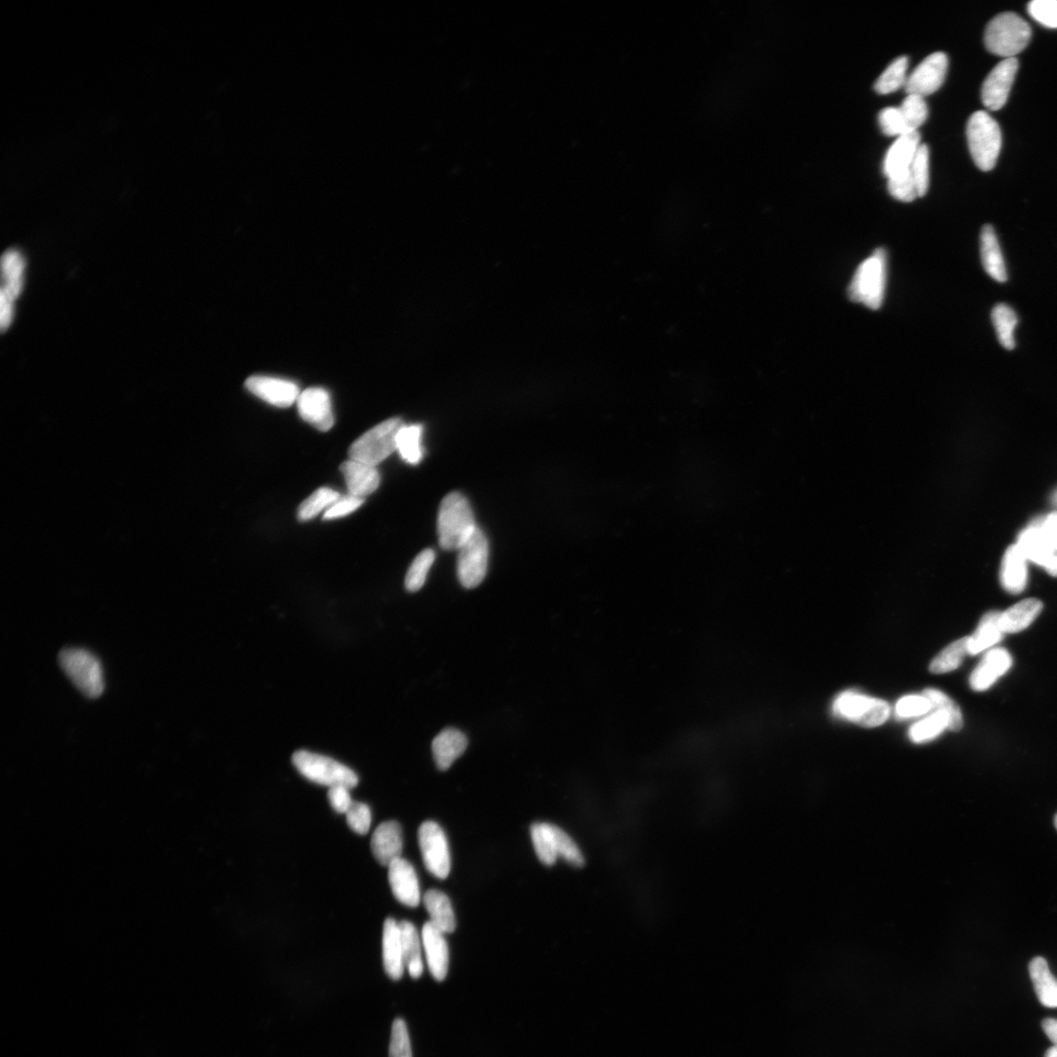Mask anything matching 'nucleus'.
Instances as JSON below:
<instances>
[{
	"instance_id": "1",
	"label": "nucleus",
	"mask_w": 1057,
	"mask_h": 1057,
	"mask_svg": "<svg viewBox=\"0 0 1057 1057\" xmlns=\"http://www.w3.org/2000/svg\"><path fill=\"white\" fill-rule=\"evenodd\" d=\"M887 284V252L878 248L862 262L848 287V297L854 303L878 310L883 305Z\"/></svg>"
},
{
	"instance_id": "2",
	"label": "nucleus",
	"mask_w": 1057,
	"mask_h": 1057,
	"mask_svg": "<svg viewBox=\"0 0 1057 1057\" xmlns=\"http://www.w3.org/2000/svg\"><path fill=\"white\" fill-rule=\"evenodd\" d=\"M477 528L471 506L460 493H450L441 501L438 514V536L441 547L458 550Z\"/></svg>"
},
{
	"instance_id": "3",
	"label": "nucleus",
	"mask_w": 1057,
	"mask_h": 1057,
	"mask_svg": "<svg viewBox=\"0 0 1057 1057\" xmlns=\"http://www.w3.org/2000/svg\"><path fill=\"white\" fill-rule=\"evenodd\" d=\"M1032 30L1026 20L1012 13H1001L990 21L984 36L986 48L995 56L1015 58L1026 49Z\"/></svg>"
},
{
	"instance_id": "4",
	"label": "nucleus",
	"mask_w": 1057,
	"mask_h": 1057,
	"mask_svg": "<svg viewBox=\"0 0 1057 1057\" xmlns=\"http://www.w3.org/2000/svg\"><path fill=\"white\" fill-rule=\"evenodd\" d=\"M966 137L975 165L983 171L993 170L1001 148V132L997 121L985 111L975 112L967 122Z\"/></svg>"
},
{
	"instance_id": "5",
	"label": "nucleus",
	"mask_w": 1057,
	"mask_h": 1057,
	"mask_svg": "<svg viewBox=\"0 0 1057 1057\" xmlns=\"http://www.w3.org/2000/svg\"><path fill=\"white\" fill-rule=\"evenodd\" d=\"M58 660L64 673L84 696L97 698L103 694V668L94 654L81 649H66L60 652Z\"/></svg>"
},
{
	"instance_id": "6",
	"label": "nucleus",
	"mask_w": 1057,
	"mask_h": 1057,
	"mask_svg": "<svg viewBox=\"0 0 1057 1057\" xmlns=\"http://www.w3.org/2000/svg\"><path fill=\"white\" fill-rule=\"evenodd\" d=\"M400 418L386 420L355 440L349 450L350 459L377 467L397 450V435L403 427Z\"/></svg>"
},
{
	"instance_id": "7",
	"label": "nucleus",
	"mask_w": 1057,
	"mask_h": 1057,
	"mask_svg": "<svg viewBox=\"0 0 1057 1057\" xmlns=\"http://www.w3.org/2000/svg\"><path fill=\"white\" fill-rule=\"evenodd\" d=\"M293 763L306 779L330 787L345 786L352 790L359 783L357 773L323 755L300 750L293 754Z\"/></svg>"
},
{
	"instance_id": "8",
	"label": "nucleus",
	"mask_w": 1057,
	"mask_h": 1057,
	"mask_svg": "<svg viewBox=\"0 0 1057 1057\" xmlns=\"http://www.w3.org/2000/svg\"><path fill=\"white\" fill-rule=\"evenodd\" d=\"M834 711L835 715L864 728L879 727L890 715L886 701L853 692L840 694L834 701Z\"/></svg>"
},
{
	"instance_id": "9",
	"label": "nucleus",
	"mask_w": 1057,
	"mask_h": 1057,
	"mask_svg": "<svg viewBox=\"0 0 1057 1057\" xmlns=\"http://www.w3.org/2000/svg\"><path fill=\"white\" fill-rule=\"evenodd\" d=\"M458 576L467 589L478 587L487 574L489 543L477 527L458 549Z\"/></svg>"
},
{
	"instance_id": "10",
	"label": "nucleus",
	"mask_w": 1057,
	"mask_h": 1057,
	"mask_svg": "<svg viewBox=\"0 0 1057 1057\" xmlns=\"http://www.w3.org/2000/svg\"><path fill=\"white\" fill-rule=\"evenodd\" d=\"M418 843L427 870L439 879H446L451 860L444 830L435 822L424 823L418 829Z\"/></svg>"
},
{
	"instance_id": "11",
	"label": "nucleus",
	"mask_w": 1057,
	"mask_h": 1057,
	"mask_svg": "<svg viewBox=\"0 0 1057 1057\" xmlns=\"http://www.w3.org/2000/svg\"><path fill=\"white\" fill-rule=\"evenodd\" d=\"M948 67L947 54L941 51L930 54L908 75L904 91L908 94L924 97L939 90Z\"/></svg>"
},
{
	"instance_id": "12",
	"label": "nucleus",
	"mask_w": 1057,
	"mask_h": 1057,
	"mask_svg": "<svg viewBox=\"0 0 1057 1057\" xmlns=\"http://www.w3.org/2000/svg\"><path fill=\"white\" fill-rule=\"evenodd\" d=\"M1018 67V60L1016 57L1008 58L1000 62L991 71L981 91V99L989 110L998 111L1006 105Z\"/></svg>"
},
{
	"instance_id": "13",
	"label": "nucleus",
	"mask_w": 1057,
	"mask_h": 1057,
	"mask_svg": "<svg viewBox=\"0 0 1057 1057\" xmlns=\"http://www.w3.org/2000/svg\"><path fill=\"white\" fill-rule=\"evenodd\" d=\"M248 391L269 405L288 407L298 401L299 387L291 381L269 376H252L245 382Z\"/></svg>"
},
{
	"instance_id": "14",
	"label": "nucleus",
	"mask_w": 1057,
	"mask_h": 1057,
	"mask_svg": "<svg viewBox=\"0 0 1057 1057\" xmlns=\"http://www.w3.org/2000/svg\"><path fill=\"white\" fill-rule=\"evenodd\" d=\"M298 411L306 423L322 432L334 425V415L330 396L322 388H309L298 397Z\"/></svg>"
},
{
	"instance_id": "15",
	"label": "nucleus",
	"mask_w": 1057,
	"mask_h": 1057,
	"mask_svg": "<svg viewBox=\"0 0 1057 1057\" xmlns=\"http://www.w3.org/2000/svg\"><path fill=\"white\" fill-rule=\"evenodd\" d=\"M388 879L395 898L409 908L418 907L422 901L419 881L415 868L404 858H398L388 867Z\"/></svg>"
},
{
	"instance_id": "16",
	"label": "nucleus",
	"mask_w": 1057,
	"mask_h": 1057,
	"mask_svg": "<svg viewBox=\"0 0 1057 1057\" xmlns=\"http://www.w3.org/2000/svg\"><path fill=\"white\" fill-rule=\"evenodd\" d=\"M445 935L430 922L424 924L422 932L428 968L437 981H443L448 975L450 955Z\"/></svg>"
},
{
	"instance_id": "17",
	"label": "nucleus",
	"mask_w": 1057,
	"mask_h": 1057,
	"mask_svg": "<svg viewBox=\"0 0 1057 1057\" xmlns=\"http://www.w3.org/2000/svg\"><path fill=\"white\" fill-rule=\"evenodd\" d=\"M1012 658L1004 649L991 650L970 676L969 683L975 692H984L993 686L1011 668Z\"/></svg>"
},
{
	"instance_id": "18",
	"label": "nucleus",
	"mask_w": 1057,
	"mask_h": 1057,
	"mask_svg": "<svg viewBox=\"0 0 1057 1057\" xmlns=\"http://www.w3.org/2000/svg\"><path fill=\"white\" fill-rule=\"evenodd\" d=\"M371 847L376 860L381 866L389 867L392 861L402 857L401 826L395 821L381 824L372 834Z\"/></svg>"
},
{
	"instance_id": "19",
	"label": "nucleus",
	"mask_w": 1057,
	"mask_h": 1057,
	"mask_svg": "<svg viewBox=\"0 0 1057 1057\" xmlns=\"http://www.w3.org/2000/svg\"><path fill=\"white\" fill-rule=\"evenodd\" d=\"M981 262L987 275L999 284H1005L1009 280V274L1004 255H1002L1000 241L995 229L991 224L983 226L980 233Z\"/></svg>"
},
{
	"instance_id": "20",
	"label": "nucleus",
	"mask_w": 1057,
	"mask_h": 1057,
	"mask_svg": "<svg viewBox=\"0 0 1057 1057\" xmlns=\"http://www.w3.org/2000/svg\"><path fill=\"white\" fill-rule=\"evenodd\" d=\"M349 494L364 499L380 487V476L376 467L353 459L345 461L340 467Z\"/></svg>"
},
{
	"instance_id": "21",
	"label": "nucleus",
	"mask_w": 1057,
	"mask_h": 1057,
	"mask_svg": "<svg viewBox=\"0 0 1057 1057\" xmlns=\"http://www.w3.org/2000/svg\"><path fill=\"white\" fill-rule=\"evenodd\" d=\"M383 964L388 976L400 980L405 973L402 934L400 924L393 919H387L383 927Z\"/></svg>"
},
{
	"instance_id": "22",
	"label": "nucleus",
	"mask_w": 1057,
	"mask_h": 1057,
	"mask_svg": "<svg viewBox=\"0 0 1057 1057\" xmlns=\"http://www.w3.org/2000/svg\"><path fill=\"white\" fill-rule=\"evenodd\" d=\"M920 145L921 135L918 131L898 136L884 158V174L889 179L910 169Z\"/></svg>"
},
{
	"instance_id": "23",
	"label": "nucleus",
	"mask_w": 1057,
	"mask_h": 1057,
	"mask_svg": "<svg viewBox=\"0 0 1057 1057\" xmlns=\"http://www.w3.org/2000/svg\"><path fill=\"white\" fill-rule=\"evenodd\" d=\"M1027 558L1018 545L1010 546L1002 559L1000 581L1002 588L1012 595H1019L1027 585Z\"/></svg>"
},
{
	"instance_id": "24",
	"label": "nucleus",
	"mask_w": 1057,
	"mask_h": 1057,
	"mask_svg": "<svg viewBox=\"0 0 1057 1057\" xmlns=\"http://www.w3.org/2000/svg\"><path fill=\"white\" fill-rule=\"evenodd\" d=\"M468 740L465 733L457 729H446L441 731L432 744L433 756L437 767L441 771H447L463 753L466 752Z\"/></svg>"
},
{
	"instance_id": "25",
	"label": "nucleus",
	"mask_w": 1057,
	"mask_h": 1057,
	"mask_svg": "<svg viewBox=\"0 0 1057 1057\" xmlns=\"http://www.w3.org/2000/svg\"><path fill=\"white\" fill-rule=\"evenodd\" d=\"M1043 610L1037 598L1024 599L1005 612H1000V625L1004 633H1017L1026 630Z\"/></svg>"
},
{
	"instance_id": "26",
	"label": "nucleus",
	"mask_w": 1057,
	"mask_h": 1057,
	"mask_svg": "<svg viewBox=\"0 0 1057 1057\" xmlns=\"http://www.w3.org/2000/svg\"><path fill=\"white\" fill-rule=\"evenodd\" d=\"M1018 545L1027 559L1044 569L1054 557V550L1041 526L1030 527L1024 530L1019 536Z\"/></svg>"
},
{
	"instance_id": "27",
	"label": "nucleus",
	"mask_w": 1057,
	"mask_h": 1057,
	"mask_svg": "<svg viewBox=\"0 0 1057 1057\" xmlns=\"http://www.w3.org/2000/svg\"><path fill=\"white\" fill-rule=\"evenodd\" d=\"M424 903L430 915V922L445 934L456 930L457 922L452 904L447 895L436 889L424 894Z\"/></svg>"
},
{
	"instance_id": "28",
	"label": "nucleus",
	"mask_w": 1057,
	"mask_h": 1057,
	"mask_svg": "<svg viewBox=\"0 0 1057 1057\" xmlns=\"http://www.w3.org/2000/svg\"><path fill=\"white\" fill-rule=\"evenodd\" d=\"M1029 974L1035 991L1045 1008H1057V979L1052 974L1047 961L1042 957L1032 959Z\"/></svg>"
},
{
	"instance_id": "29",
	"label": "nucleus",
	"mask_w": 1057,
	"mask_h": 1057,
	"mask_svg": "<svg viewBox=\"0 0 1057 1057\" xmlns=\"http://www.w3.org/2000/svg\"><path fill=\"white\" fill-rule=\"evenodd\" d=\"M1000 612L991 611L981 619L977 630L968 636V654L977 655L999 643L1004 638L1000 625Z\"/></svg>"
},
{
	"instance_id": "30",
	"label": "nucleus",
	"mask_w": 1057,
	"mask_h": 1057,
	"mask_svg": "<svg viewBox=\"0 0 1057 1057\" xmlns=\"http://www.w3.org/2000/svg\"><path fill=\"white\" fill-rule=\"evenodd\" d=\"M405 965L409 975L417 979L424 974L422 954L423 940L420 939L416 927L409 922L400 923Z\"/></svg>"
},
{
	"instance_id": "31",
	"label": "nucleus",
	"mask_w": 1057,
	"mask_h": 1057,
	"mask_svg": "<svg viewBox=\"0 0 1057 1057\" xmlns=\"http://www.w3.org/2000/svg\"><path fill=\"white\" fill-rule=\"evenodd\" d=\"M991 318L1000 346L1009 351L1015 349L1017 346L1015 332L1018 326V317L1016 310L1007 304H998L991 310Z\"/></svg>"
},
{
	"instance_id": "32",
	"label": "nucleus",
	"mask_w": 1057,
	"mask_h": 1057,
	"mask_svg": "<svg viewBox=\"0 0 1057 1057\" xmlns=\"http://www.w3.org/2000/svg\"><path fill=\"white\" fill-rule=\"evenodd\" d=\"M423 432L424 428L420 424H404L398 431L397 450L409 465H418L424 459Z\"/></svg>"
},
{
	"instance_id": "33",
	"label": "nucleus",
	"mask_w": 1057,
	"mask_h": 1057,
	"mask_svg": "<svg viewBox=\"0 0 1057 1057\" xmlns=\"http://www.w3.org/2000/svg\"><path fill=\"white\" fill-rule=\"evenodd\" d=\"M2 266L4 276L2 293L15 300L23 288L24 258L19 252L11 250L4 255Z\"/></svg>"
},
{
	"instance_id": "34",
	"label": "nucleus",
	"mask_w": 1057,
	"mask_h": 1057,
	"mask_svg": "<svg viewBox=\"0 0 1057 1057\" xmlns=\"http://www.w3.org/2000/svg\"><path fill=\"white\" fill-rule=\"evenodd\" d=\"M531 836L538 860L546 866H554L558 855L553 825L544 823L533 825Z\"/></svg>"
},
{
	"instance_id": "35",
	"label": "nucleus",
	"mask_w": 1057,
	"mask_h": 1057,
	"mask_svg": "<svg viewBox=\"0 0 1057 1057\" xmlns=\"http://www.w3.org/2000/svg\"><path fill=\"white\" fill-rule=\"evenodd\" d=\"M908 66L909 58L907 57H899L892 61L877 80L875 90L880 94H888L904 86L908 78Z\"/></svg>"
},
{
	"instance_id": "36",
	"label": "nucleus",
	"mask_w": 1057,
	"mask_h": 1057,
	"mask_svg": "<svg viewBox=\"0 0 1057 1057\" xmlns=\"http://www.w3.org/2000/svg\"><path fill=\"white\" fill-rule=\"evenodd\" d=\"M966 654H968V636L947 646L941 653L935 657L930 670L933 674L952 672L961 666Z\"/></svg>"
},
{
	"instance_id": "37",
	"label": "nucleus",
	"mask_w": 1057,
	"mask_h": 1057,
	"mask_svg": "<svg viewBox=\"0 0 1057 1057\" xmlns=\"http://www.w3.org/2000/svg\"><path fill=\"white\" fill-rule=\"evenodd\" d=\"M341 495L338 492L329 488H320L301 502L298 511V520L306 522L315 519L323 511H328Z\"/></svg>"
},
{
	"instance_id": "38",
	"label": "nucleus",
	"mask_w": 1057,
	"mask_h": 1057,
	"mask_svg": "<svg viewBox=\"0 0 1057 1057\" xmlns=\"http://www.w3.org/2000/svg\"><path fill=\"white\" fill-rule=\"evenodd\" d=\"M922 695L930 701L933 709L941 711L947 715L948 729L954 732L962 729L964 725L962 711L953 699L940 692V690L934 688L925 689Z\"/></svg>"
},
{
	"instance_id": "39",
	"label": "nucleus",
	"mask_w": 1057,
	"mask_h": 1057,
	"mask_svg": "<svg viewBox=\"0 0 1057 1057\" xmlns=\"http://www.w3.org/2000/svg\"><path fill=\"white\" fill-rule=\"evenodd\" d=\"M899 109L907 133L918 131L929 116V107L924 97L921 95L908 94L899 106Z\"/></svg>"
},
{
	"instance_id": "40",
	"label": "nucleus",
	"mask_w": 1057,
	"mask_h": 1057,
	"mask_svg": "<svg viewBox=\"0 0 1057 1057\" xmlns=\"http://www.w3.org/2000/svg\"><path fill=\"white\" fill-rule=\"evenodd\" d=\"M435 557L434 550L430 548L424 550L423 553H420L415 557L407 571L405 581L406 589L409 592L418 591L424 586L429 570L432 567Z\"/></svg>"
},
{
	"instance_id": "41",
	"label": "nucleus",
	"mask_w": 1057,
	"mask_h": 1057,
	"mask_svg": "<svg viewBox=\"0 0 1057 1057\" xmlns=\"http://www.w3.org/2000/svg\"><path fill=\"white\" fill-rule=\"evenodd\" d=\"M948 728V717L941 711H935V713L918 722L912 727L910 730V738L914 743H922L930 741Z\"/></svg>"
},
{
	"instance_id": "42",
	"label": "nucleus",
	"mask_w": 1057,
	"mask_h": 1057,
	"mask_svg": "<svg viewBox=\"0 0 1057 1057\" xmlns=\"http://www.w3.org/2000/svg\"><path fill=\"white\" fill-rule=\"evenodd\" d=\"M911 170L919 196H925L930 188V148L921 144L913 160Z\"/></svg>"
},
{
	"instance_id": "43",
	"label": "nucleus",
	"mask_w": 1057,
	"mask_h": 1057,
	"mask_svg": "<svg viewBox=\"0 0 1057 1057\" xmlns=\"http://www.w3.org/2000/svg\"><path fill=\"white\" fill-rule=\"evenodd\" d=\"M888 190L894 198L912 202L920 197L911 168L888 179Z\"/></svg>"
},
{
	"instance_id": "44",
	"label": "nucleus",
	"mask_w": 1057,
	"mask_h": 1057,
	"mask_svg": "<svg viewBox=\"0 0 1057 1057\" xmlns=\"http://www.w3.org/2000/svg\"><path fill=\"white\" fill-rule=\"evenodd\" d=\"M558 857L564 859L570 865L581 868L585 865V858L581 850L564 830L553 826Z\"/></svg>"
},
{
	"instance_id": "45",
	"label": "nucleus",
	"mask_w": 1057,
	"mask_h": 1057,
	"mask_svg": "<svg viewBox=\"0 0 1057 1057\" xmlns=\"http://www.w3.org/2000/svg\"><path fill=\"white\" fill-rule=\"evenodd\" d=\"M389 1057H413L411 1039L402 1018H397L393 1023Z\"/></svg>"
},
{
	"instance_id": "46",
	"label": "nucleus",
	"mask_w": 1057,
	"mask_h": 1057,
	"mask_svg": "<svg viewBox=\"0 0 1057 1057\" xmlns=\"http://www.w3.org/2000/svg\"><path fill=\"white\" fill-rule=\"evenodd\" d=\"M1028 13L1041 25L1057 29V0H1033L1028 4Z\"/></svg>"
},
{
	"instance_id": "47",
	"label": "nucleus",
	"mask_w": 1057,
	"mask_h": 1057,
	"mask_svg": "<svg viewBox=\"0 0 1057 1057\" xmlns=\"http://www.w3.org/2000/svg\"><path fill=\"white\" fill-rule=\"evenodd\" d=\"M347 824L355 834L364 835L371 826V811L368 805L353 802L346 814Z\"/></svg>"
},
{
	"instance_id": "48",
	"label": "nucleus",
	"mask_w": 1057,
	"mask_h": 1057,
	"mask_svg": "<svg viewBox=\"0 0 1057 1057\" xmlns=\"http://www.w3.org/2000/svg\"><path fill=\"white\" fill-rule=\"evenodd\" d=\"M933 709L930 701L923 695L904 696L898 701L896 714L900 718L922 716Z\"/></svg>"
},
{
	"instance_id": "49",
	"label": "nucleus",
	"mask_w": 1057,
	"mask_h": 1057,
	"mask_svg": "<svg viewBox=\"0 0 1057 1057\" xmlns=\"http://www.w3.org/2000/svg\"><path fill=\"white\" fill-rule=\"evenodd\" d=\"M878 123L881 131L887 135L900 136L905 132L904 124L899 109V107H887L879 112Z\"/></svg>"
},
{
	"instance_id": "50",
	"label": "nucleus",
	"mask_w": 1057,
	"mask_h": 1057,
	"mask_svg": "<svg viewBox=\"0 0 1057 1057\" xmlns=\"http://www.w3.org/2000/svg\"><path fill=\"white\" fill-rule=\"evenodd\" d=\"M363 502L364 499L354 497L352 494H348L346 497H340L323 514V520H337L341 519V517L347 516L357 511Z\"/></svg>"
},
{
	"instance_id": "51",
	"label": "nucleus",
	"mask_w": 1057,
	"mask_h": 1057,
	"mask_svg": "<svg viewBox=\"0 0 1057 1057\" xmlns=\"http://www.w3.org/2000/svg\"><path fill=\"white\" fill-rule=\"evenodd\" d=\"M328 797L334 810L339 814H346L354 802L350 790L345 786L330 787Z\"/></svg>"
},
{
	"instance_id": "52",
	"label": "nucleus",
	"mask_w": 1057,
	"mask_h": 1057,
	"mask_svg": "<svg viewBox=\"0 0 1057 1057\" xmlns=\"http://www.w3.org/2000/svg\"><path fill=\"white\" fill-rule=\"evenodd\" d=\"M1041 528H1043L1045 536H1047L1049 542L1054 550V557L1050 563L1051 565L1057 558V513L1050 514L1047 519L1044 520L1043 525H1041Z\"/></svg>"
},
{
	"instance_id": "53",
	"label": "nucleus",
	"mask_w": 1057,
	"mask_h": 1057,
	"mask_svg": "<svg viewBox=\"0 0 1057 1057\" xmlns=\"http://www.w3.org/2000/svg\"><path fill=\"white\" fill-rule=\"evenodd\" d=\"M13 301L14 300L10 298L5 293H2V294H0V308H2V310H0V314H2V318H0V323H2L3 331H4L10 326L11 321H13Z\"/></svg>"
},
{
	"instance_id": "54",
	"label": "nucleus",
	"mask_w": 1057,
	"mask_h": 1057,
	"mask_svg": "<svg viewBox=\"0 0 1057 1057\" xmlns=\"http://www.w3.org/2000/svg\"><path fill=\"white\" fill-rule=\"evenodd\" d=\"M1042 1028L1048 1038L1057 1045V1019L1045 1018L1042 1022Z\"/></svg>"
},
{
	"instance_id": "55",
	"label": "nucleus",
	"mask_w": 1057,
	"mask_h": 1057,
	"mask_svg": "<svg viewBox=\"0 0 1057 1057\" xmlns=\"http://www.w3.org/2000/svg\"><path fill=\"white\" fill-rule=\"evenodd\" d=\"M1044 1057H1057V1045H1053V1047L1050 1048L1047 1053H1045Z\"/></svg>"
},
{
	"instance_id": "56",
	"label": "nucleus",
	"mask_w": 1057,
	"mask_h": 1057,
	"mask_svg": "<svg viewBox=\"0 0 1057 1057\" xmlns=\"http://www.w3.org/2000/svg\"><path fill=\"white\" fill-rule=\"evenodd\" d=\"M1054 826H1055V828L1057 829V814L1054 817Z\"/></svg>"
}]
</instances>
